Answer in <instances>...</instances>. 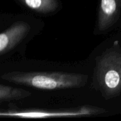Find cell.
Instances as JSON below:
<instances>
[{
  "instance_id": "cell-2",
  "label": "cell",
  "mask_w": 121,
  "mask_h": 121,
  "mask_svg": "<svg viewBox=\"0 0 121 121\" xmlns=\"http://www.w3.org/2000/svg\"><path fill=\"white\" fill-rule=\"evenodd\" d=\"M94 84L106 99L121 94V48L107 49L96 60Z\"/></svg>"
},
{
  "instance_id": "cell-1",
  "label": "cell",
  "mask_w": 121,
  "mask_h": 121,
  "mask_svg": "<svg viewBox=\"0 0 121 121\" xmlns=\"http://www.w3.org/2000/svg\"><path fill=\"white\" fill-rule=\"evenodd\" d=\"M2 79L16 84L43 90L80 88L87 83V75L66 72H20L3 74Z\"/></svg>"
},
{
  "instance_id": "cell-4",
  "label": "cell",
  "mask_w": 121,
  "mask_h": 121,
  "mask_svg": "<svg viewBox=\"0 0 121 121\" xmlns=\"http://www.w3.org/2000/svg\"><path fill=\"white\" fill-rule=\"evenodd\" d=\"M30 25L24 21H18L13 23L0 34V53L1 55L8 52L17 45L28 33Z\"/></svg>"
},
{
  "instance_id": "cell-3",
  "label": "cell",
  "mask_w": 121,
  "mask_h": 121,
  "mask_svg": "<svg viewBox=\"0 0 121 121\" xmlns=\"http://www.w3.org/2000/svg\"><path fill=\"white\" fill-rule=\"evenodd\" d=\"M104 109L84 106L74 108L44 110V109H9L1 111L0 116L4 118H17L26 119H41L53 118L81 117L99 114L104 112Z\"/></svg>"
},
{
  "instance_id": "cell-7",
  "label": "cell",
  "mask_w": 121,
  "mask_h": 121,
  "mask_svg": "<svg viewBox=\"0 0 121 121\" xmlns=\"http://www.w3.org/2000/svg\"><path fill=\"white\" fill-rule=\"evenodd\" d=\"M31 95L30 92L23 89L15 88L4 84L0 85V101L1 103L12 100H21Z\"/></svg>"
},
{
  "instance_id": "cell-5",
  "label": "cell",
  "mask_w": 121,
  "mask_h": 121,
  "mask_svg": "<svg viewBox=\"0 0 121 121\" xmlns=\"http://www.w3.org/2000/svg\"><path fill=\"white\" fill-rule=\"evenodd\" d=\"M121 13V0H101L98 16V30H108L119 19Z\"/></svg>"
},
{
  "instance_id": "cell-6",
  "label": "cell",
  "mask_w": 121,
  "mask_h": 121,
  "mask_svg": "<svg viewBox=\"0 0 121 121\" xmlns=\"http://www.w3.org/2000/svg\"><path fill=\"white\" fill-rule=\"evenodd\" d=\"M28 9L42 14L55 12L58 6L57 0H19Z\"/></svg>"
}]
</instances>
